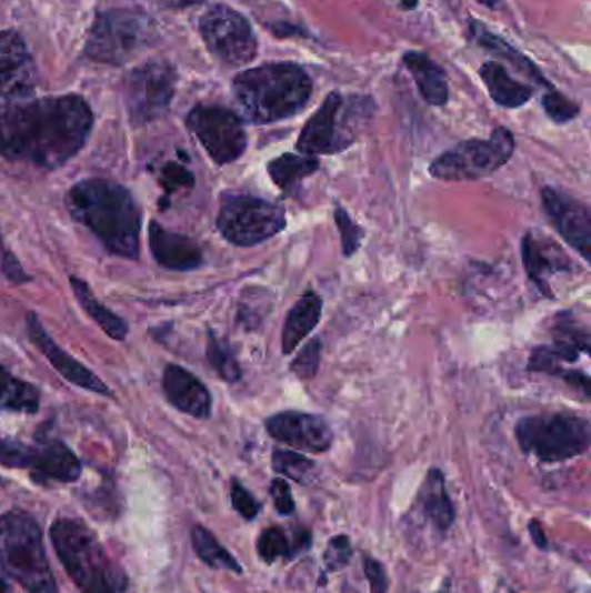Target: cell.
Segmentation results:
<instances>
[{"label":"cell","mask_w":591,"mask_h":593,"mask_svg":"<svg viewBox=\"0 0 591 593\" xmlns=\"http://www.w3.org/2000/svg\"><path fill=\"white\" fill-rule=\"evenodd\" d=\"M92 123L91 108L80 96L28 99L0 119V154L56 169L86 147Z\"/></svg>","instance_id":"1"},{"label":"cell","mask_w":591,"mask_h":593,"mask_svg":"<svg viewBox=\"0 0 591 593\" xmlns=\"http://www.w3.org/2000/svg\"><path fill=\"white\" fill-rule=\"evenodd\" d=\"M71 218L96 234L104 249L123 259H138L141 210L131 191L110 179H86L67 194Z\"/></svg>","instance_id":"2"},{"label":"cell","mask_w":591,"mask_h":593,"mask_svg":"<svg viewBox=\"0 0 591 593\" xmlns=\"http://www.w3.org/2000/svg\"><path fill=\"white\" fill-rule=\"evenodd\" d=\"M312 80L297 63H266L238 73L233 80L234 103L240 119L269 125L293 119L308 107Z\"/></svg>","instance_id":"3"},{"label":"cell","mask_w":591,"mask_h":593,"mask_svg":"<svg viewBox=\"0 0 591 593\" xmlns=\"http://www.w3.org/2000/svg\"><path fill=\"white\" fill-rule=\"evenodd\" d=\"M58 557L80 593H126V571L108 555L94 531L76 519H58L51 526Z\"/></svg>","instance_id":"4"},{"label":"cell","mask_w":591,"mask_h":593,"mask_svg":"<svg viewBox=\"0 0 591 593\" xmlns=\"http://www.w3.org/2000/svg\"><path fill=\"white\" fill-rule=\"evenodd\" d=\"M377 104L367 94L330 92L297 139V151L309 157L335 154L358 141L373 119Z\"/></svg>","instance_id":"5"},{"label":"cell","mask_w":591,"mask_h":593,"mask_svg":"<svg viewBox=\"0 0 591 593\" xmlns=\"http://www.w3.org/2000/svg\"><path fill=\"white\" fill-rule=\"evenodd\" d=\"M0 566L28 593H60L33 515L11 511L0 517Z\"/></svg>","instance_id":"6"},{"label":"cell","mask_w":591,"mask_h":593,"mask_svg":"<svg viewBox=\"0 0 591 593\" xmlns=\"http://www.w3.org/2000/svg\"><path fill=\"white\" fill-rule=\"evenodd\" d=\"M515 440L525 455L540 462H565L590 450L591 425L583 416L568 413L525 416L517 422Z\"/></svg>","instance_id":"7"},{"label":"cell","mask_w":591,"mask_h":593,"mask_svg":"<svg viewBox=\"0 0 591 593\" xmlns=\"http://www.w3.org/2000/svg\"><path fill=\"white\" fill-rule=\"evenodd\" d=\"M154 39V23L138 11L101 12L92 24L86 46L89 60L104 64H126L150 48Z\"/></svg>","instance_id":"8"},{"label":"cell","mask_w":591,"mask_h":593,"mask_svg":"<svg viewBox=\"0 0 591 593\" xmlns=\"http://www.w3.org/2000/svg\"><path fill=\"white\" fill-rule=\"evenodd\" d=\"M515 151V138L507 127H497L488 139H469L439 154L429 172L441 181H475L488 178L509 163Z\"/></svg>","instance_id":"9"},{"label":"cell","mask_w":591,"mask_h":593,"mask_svg":"<svg viewBox=\"0 0 591 593\" xmlns=\"http://www.w3.org/2000/svg\"><path fill=\"white\" fill-rule=\"evenodd\" d=\"M287 228L280 203L250 194L224 197L218 215V230L229 243L253 247L268 242Z\"/></svg>","instance_id":"10"},{"label":"cell","mask_w":591,"mask_h":593,"mask_svg":"<svg viewBox=\"0 0 591 593\" xmlns=\"http://www.w3.org/2000/svg\"><path fill=\"white\" fill-rule=\"evenodd\" d=\"M201 39L213 58L228 67H247L257 58L256 32L243 14L229 6H212L200 20Z\"/></svg>","instance_id":"11"},{"label":"cell","mask_w":591,"mask_h":593,"mask_svg":"<svg viewBox=\"0 0 591 593\" xmlns=\"http://www.w3.org/2000/svg\"><path fill=\"white\" fill-rule=\"evenodd\" d=\"M174 68L166 61L150 60L126 77V104L136 125L153 122L166 115L174 98Z\"/></svg>","instance_id":"12"},{"label":"cell","mask_w":591,"mask_h":593,"mask_svg":"<svg viewBox=\"0 0 591 593\" xmlns=\"http://www.w3.org/2000/svg\"><path fill=\"white\" fill-rule=\"evenodd\" d=\"M186 125L219 165L237 162L247 151L249 135L244 131L243 120L228 108L198 104L190 111Z\"/></svg>","instance_id":"13"},{"label":"cell","mask_w":591,"mask_h":593,"mask_svg":"<svg viewBox=\"0 0 591 593\" xmlns=\"http://www.w3.org/2000/svg\"><path fill=\"white\" fill-rule=\"evenodd\" d=\"M36 61L20 33H0V119L12 108L36 98Z\"/></svg>","instance_id":"14"},{"label":"cell","mask_w":591,"mask_h":593,"mask_svg":"<svg viewBox=\"0 0 591 593\" xmlns=\"http://www.w3.org/2000/svg\"><path fill=\"white\" fill-rule=\"evenodd\" d=\"M548 221L559 231L560 237L580 253L584 262L591 259V214L580 200L547 187L541 193Z\"/></svg>","instance_id":"15"},{"label":"cell","mask_w":591,"mask_h":593,"mask_svg":"<svg viewBox=\"0 0 591 593\" xmlns=\"http://www.w3.org/2000/svg\"><path fill=\"white\" fill-rule=\"evenodd\" d=\"M581 354H590V333L572 320L571 314H560L553 326V345L534 349L529 360V372L559 375L562 364L575 363Z\"/></svg>","instance_id":"16"},{"label":"cell","mask_w":591,"mask_h":593,"mask_svg":"<svg viewBox=\"0 0 591 593\" xmlns=\"http://www.w3.org/2000/svg\"><path fill=\"white\" fill-rule=\"evenodd\" d=\"M266 431L272 440L308 453H324L333 444L330 423L320 415L281 412L266 420Z\"/></svg>","instance_id":"17"},{"label":"cell","mask_w":591,"mask_h":593,"mask_svg":"<svg viewBox=\"0 0 591 593\" xmlns=\"http://www.w3.org/2000/svg\"><path fill=\"white\" fill-rule=\"evenodd\" d=\"M27 330L28 336H30L33 345L48 358L49 363L68 382L79 385V388L88 389V391L94 392V394L111 395L110 388L104 384L103 380L94 375L91 370L86 369L82 363H79L76 358H71L60 345L52 341V336L49 335L48 330L44 329V324H42V321H40V318L36 313H28Z\"/></svg>","instance_id":"18"},{"label":"cell","mask_w":591,"mask_h":593,"mask_svg":"<svg viewBox=\"0 0 591 593\" xmlns=\"http://www.w3.org/2000/svg\"><path fill=\"white\" fill-rule=\"evenodd\" d=\"M163 391L170 404L186 415L206 420L212 413V395L209 389L201 384V380L193 373L178 364H169L163 372Z\"/></svg>","instance_id":"19"},{"label":"cell","mask_w":591,"mask_h":593,"mask_svg":"<svg viewBox=\"0 0 591 593\" xmlns=\"http://www.w3.org/2000/svg\"><path fill=\"white\" fill-rule=\"evenodd\" d=\"M150 249L154 261L172 271H193L203 264V253L191 238L170 233L158 222L150 224Z\"/></svg>","instance_id":"20"},{"label":"cell","mask_w":591,"mask_h":593,"mask_svg":"<svg viewBox=\"0 0 591 593\" xmlns=\"http://www.w3.org/2000/svg\"><path fill=\"white\" fill-rule=\"evenodd\" d=\"M521 250L525 273L541 293L552 299L553 293L548 285V280L560 271L571 270V262L565 258V253L560 252L552 242L534 233L525 234Z\"/></svg>","instance_id":"21"},{"label":"cell","mask_w":591,"mask_h":593,"mask_svg":"<svg viewBox=\"0 0 591 593\" xmlns=\"http://www.w3.org/2000/svg\"><path fill=\"white\" fill-rule=\"evenodd\" d=\"M414 509L439 534L448 533L453 526L457 512L445 490L444 474L439 469H430L422 490L418 493Z\"/></svg>","instance_id":"22"},{"label":"cell","mask_w":591,"mask_h":593,"mask_svg":"<svg viewBox=\"0 0 591 593\" xmlns=\"http://www.w3.org/2000/svg\"><path fill=\"white\" fill-rule=\"evenodd\" d=\"M402 64L413 77L418 92L425 103L430 107H444L450 101V86H448L444 68L435 63L427 52H404Z\"/></svg>","instance_id":"23"},{"label":"cell","mask_w":591,"mask_h":593,"mask_svg":"<svg viewBox=\"0 0 591 593\" xmlns=\"http://www.w3.org/2000/svg\"><path fill=\"white\" fill-rule=\"evenodd\" d=\"M32 478L37 483H73L80 478L79 459L61 441H46L37 448V459L32 468Z\"/></svg>","instance_id":"24"},{"label":"cell","mask_w":591,"mask_h":593,"mask_svg":"<svg viewBox=\"0 0 591 593\" xmlns=\"http://www.w3.org/2000/svg\"><path fill=\"white\" fill-rule=\"evenodd\" d=\"M469 39L479 48L485 49V51L493 52L501 60L509 61L510 67L515 68L517 72L528 77L531 82L543 86V88L552 89V82H548L547 77L541 73L540 68L529 60L528 56L522 54L521 51H517L513 46H510L507 40L498 37L497 33L489 32L484 23L481 21H469Z\"/></svg>","instance_id":"25"},{"label":"cell","mask_w":591,"mask_h":593,"mask_svg":"<svg viewBox=\"0 0 591 593\" xmlns=\"http://www.w3.org/2000/svg\"><path fill=\"white\" fill-rule=\"evenodd\" d=\"M321 314H323V299L318 293L308 292L300 296L284 320L283 335H281L284 356L292 354L300 342L311 335L312 330L320 323Z\"/></svg>","instance_id":"26"},{"label":"cell","mask_w":591,"mask_h":593,"mask_svg":"<svg viewBox=\"0 0 591 593\" xmlns=\"http://www.w3.org/2000/svg\"><path fill=\"white\" fill-rule=\"evenodd\" d=\"M479 76L484 80L485 89L494 103L509 110L524 107L534 96V89L513 79L500 61H485L479 70Z\"/></svg>","instance_id":"27"},{"label":"cell","mask_w":591,"mask_h":593,"mask_svg":"<svg viewBox=\"0 0 591 593\" xmlns=\"http://www.w3.org/2000/svg\"><path fill=\"white\" fill-rule=\"evenodd\" d=\"M320 169V160L309 154L284 153L268 163L269 178L283 193H299L300 184Z\"/></svg>","instance_id":"28"},{"label":"cell","mask_w":591,"mask_h":593,"mask_svg":"<svg viewBox=\"0 0 591 593\" xmlns=\"http://www.w3.org/2000/svg\"><path fill=\"white\" fill-rule=\"evenodd\" d=\"M312 536L308 530L296 531V539L290 540L281 527L271 526L262 531L257 540V554L266 564L280 561V559H293L302 554L311 546Z\"/></svg>","instance_id":"29"},{"label":"cell","mask_w":591,"mask_h":593,"mask_svg":"<svg viewBox=\"0 0 591 593\" xmlns=\"http://www.w3.org/2000/svg\"><path fill=\"white\" fill-rule=\"evenodd\" d=\"M70 285L76 293L77 301L82 305L83 311L96 321V323L103 329V332L108 336L114 339V341H123L127 333H129V326H127L126 321L122 318L117 316V314L111 313L110 309L104 308L101 302L96 299L94 293L89 289L88 283L79 278L71 277Z\"/></svg>","instance_id":"30"},{"label":"cell","mask_w":591,"mask_h":593,"mask_svg":"<svg viewBox=\"0 0 591 593\" xmlns=\"http://www.w3.org/2000/svg\"><path fill=\"white\" fill-rule=\"evenodd\" d=\"M39 406V389L12 375L4 366H0V410L2 412L37 413Z\"/></svg>","instance_id":"31"},{"label":"cell","mask_w":591,"mask_h":593,"mask_svg":"<svg viewBox=\"0 0 591 593\" xmlns=\"http://www.w3.org/2000/svg\"><path fill=\"white\" fill-rule=\"evenodd\" d=\"M191 540H193L194 552H197L200 561L206 562L207 566L213 567V570L233 571V573L238 574L243 573L240 562L206 527L194 526L193 531H191Z\"/></svg>","instance_id":"32"},{"label":"cell","mask_w":591,"mask_h":593,"mask_svg":"<svg viewBox=\"0 0 591 593\" xmlns=\"http://www.w3.org/2000/svg\"><path fill=\"white\" fill-rule=\"evenodd\" d=\"M271 462L274 472L299 484H312L318 475V465L297 451L274 450Z\"/></svg>","instance_id":"33"},{"label":"cell","mask_w":591,"mask_h":593,"mask_svg":"<svg viewBox=\"0 0 591 593\" xmlns=\"http://www.w3.org/2000/svg\"><path fill=\"white\" fill-rule=\"evenodd\" d=\"M207 360L226 382H238L241 379L240 363L234 356L233 349L212 332L209 333L207 342Z\"/></svg>","instance_id":"34"},{"label":"cell","mask_w":591,"mask_h":593,"mask_svg":"<svg viewBox=\"0 0 591 593\" xmlns=\"http://www.w3.org/2000/svg\"><path fill=\"white\" fill-rule=\"evenodd\" d=\"M37 459V448L27 446L20 441L4 440L0 438V465L11 469L33 468Z\"/></svg>","instance_id":"35"},{"label":"cell","mask_w":591,"mask_h":593,"mask_svg":"<svg viewBox=\"0 0 591 593\" xmlns=\"http://www.w3.org/2000/svg\"><path fill=\"white\" fill-rule=\"evenodd\" d=\"M541 104L548 119H552L555 123H568L580 115V104H575L568 96L553 88L548 89L547 94L541 99Z\"/></svg>","instance_id":"36"},{"label":"cell","mask_w":591,"mask_h":593,"mask_svg":"<svg viewBox=\"0 0 591 593\" xmlns=\"http://www.w3.org/2000/svg\"><path fill=\"white\" fill-rule=\"evenodd\" d=\"M335 222L339 228L340 242H342L343 255L352 258L358 252L361 242H363L364 231L352 221L348 210L337 203L335 207Z\"/></svg>","instance_id":"37"},{"label":"cell","mask_w":591,"mask_h":593,"mask_svg":"<svg viewBox=\"0 0 591 593\" xmlns=\"http://www.w3.org/2000/svg\"><path fill=\"white\" fill-rule=\"evenodd\" d=\"M321 363V341L320 339H312L311 342L302 348L299 352V356L290 364L293 375L299 376L302 380H311L318 375Z\"/></svg>","instance_id":"38"},{"label":"cell","mask_w":591,"mask_h":593,"mask_svg":"<svg viewBox=\"0 0 591 593\" xmlns=\"http://www.w3.org/2000/svg\"><path fill=\"white\" fill-rule=\"evenodd\" d=\"M352 559V545L349 536H333V539L328 542L327 550H324L323 561L327 571L330 573H335V571L343 570L348 566L349 562Z\"/></svg>","instance_id":"39"},{"label":"cell","mask_w":591,"mask_h":593,"mask_svg":"<svg viewBox=\"0 0 591 593\" xmlns=\"http://www.w3.org/2000/svg\"><path fill=\"white\" fill-rule=\"evenodd\" d=\"M231 503H233L234 511L244 519V521H253L257 515L261 514L262 505L253 499V494L250 493L247 488L241 486L234 479L231 484Z\"/></svg>","instance_id":"40"},{"label":"cell","mask_w":591,"mask_h":593,"mask_svg":"<svg viewBox=\"0 0 591 593\" xmlns=\"http://www.w3.org/2000/svg\"><path fill=\"white\" fill-rule=\"evenodd\" d=\"M274 509L280 515H292L296 512V500H293L292 488L284 479H274L269 486Z\"/></svg>","instance_id":"41"},{"label":"cell","mask_w":591,"mask_h":593,"mask_svg":"<svg viewBox=\"0 0 591 593\" xmlns=\"http://www.w3.org/2000/svg\"><path fill=\"white\" fill-rule=\"evenodd\" d=\"M162 182L169 193L178 188H191L194 184V175L179 163H167L163 167Z\"/></svg>","instance_id":"42"},{"label":"cell","mask_w":591,"mask_h":593,"mask_svg":"<svg viewBox=\"0 0 591 593\" xmlns=\"http://www.w3.org/2000/svg\"><path fill=\"white\" fill-rule=\"evenodd\" d=\"M364 576L370 582L371 593L389 592V577H387L385 567L379 561H374L370 555L363 559Z\"/></svg>","instance_id":"43"},{"label":"cell","mask_w":591,"mask_h":593,"mask_svg":"<svg viewBox=\"0 0 591 593\" xmlns=\"http://www.w3.org/2000/svg\"><path fill=\"white\" fill-rule=\"evenodd\" d=\"M268 30L278 39H312L311 33L305 30L304 27L299 24L287 23V21H280V23L268 24Z\"/></svg>","instance_id":"44"},{"label":"cell","mask_w":591,"mask_h":593,"mask_svg":"<svg viewBox=\"0 0 591 593\" xmlns=\"http://www.w3.org/2000/svg\"><path fill=\"white\" fill-rule=\"evenodd\" d=\"M559 376L568 382L572 389L581 392L584 400H590V376L587 373L580 372V370H564Z\"/></svg>","instance_id":"45"},{"label":"cell","mask_w":591,"mask_h":593,"mask_svg":"<svg viewBox=\"0 0 591 593\" xmlns=\"http://www.w3.org/2000/svg\"><path fill=\"white\" fill-rule=\"evenodd\" d=\"M529 534H531L532 542H534V545H537L538 549L548 550L547 534H544L540 522H529Z\"/></svg>","instance_id":"46"},{"label":"cell","mask_w":591,"mask_h":593,"mask_svg":"<svg viewBox=\"0 0 591 593\" xmlns=\"http://www.w3.org/2000/svg\"><path fill=\"white\" fill-rule=\"evenodd\" d=\"M154 4L160 6V8L166 9H186L191 8V6H198L203 2V0H153Z\"/></svg>","instance_id":"47"},{"label":"cell","mask_w":591,"mask_h":593,"mask_svg":"<svg viewBox=\"0 0 591 593\" xmlns=\"http://www.w3.org/2000/svg\"><path fill=\"white\" fill-rule=\"evenodd\" d=\"M418 2L420 0H401V9H404V11H414V9L418 8Z\"/></svg>","instance_id":"48"},{"label":"cell","mask_w":591,"mask_h":593,"mask_svg":"<svg viewBox=\"0 0 591 593\" xmlns=\"http://www.w3.org/2000/svg\"><path fill=\"white\" fill-rule=\"evenodd\" d=\"M478 2L489 9H498L501 4V0H478Z\"/></svg>","instance_id":"49"},{"label":"cell","mask_w":591,"mask_h":593,"mask_svg":"<svg viewBox=\"0 0 591 593\" xmlns=\"http://www.w3.org/2000/svg\"><path fill=\"white\" fill-rule=\"evenodd\" d=\"M8 592H9L8 582H6L4 576L0 574V593H8Z\"/></svg>","instance_id":"50"},{"label":"cell","mask_w":591,"mask_h":593,"mask_svg":"<svg viewBox=\"0 0 591 593\" xmlns=\"http://www.w3.org/2000/svg\"><path fill=\"white\" fill-rule=\"evenodd\" d=\"M510 593H515V592H510Z\"/></svg>","instance_id":"51"}]
</instances>
